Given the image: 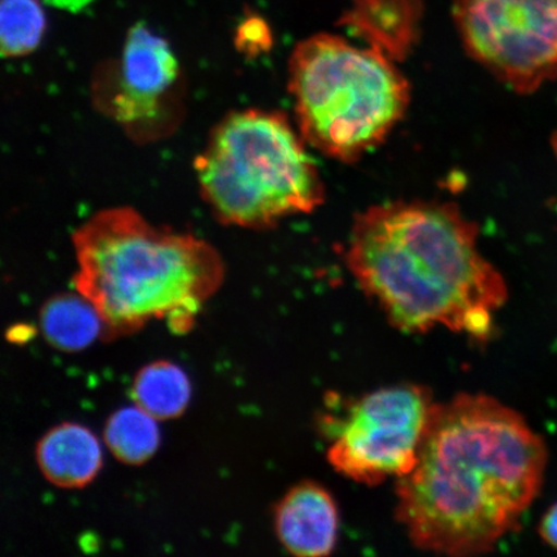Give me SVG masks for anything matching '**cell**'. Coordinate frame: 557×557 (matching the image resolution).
<instances>
[{
  "label": "cell",
  "mask_w": 557,
  "mask_h": 557,
  "mask_svg": "<svg viewBox=\"0 0 557 557\" xmlns=\"http://www.w3.org/2000/svg\"><path fill=\"white\" fill-rule=\"evenodd\" d=\"M287 117L249 109L224 117L195 162L201 194L215 218L247 228L273 226L322 206L315 163Z\"/></svg>",
  "instance_id": "4"
},
{
  "label": "cell",
  "mask_w": 557,
  "mask_h": 557,
  "mask_svg": "<svg viewBox=\"0 0 557 557\" xmlns=\"http://www.w3.org/2000/svg\"><path fill=\"white\" fill-rule=\"evenodd\" d=\"M547 448L524 418L486 395L436 404L412 471L396 483V518L424 552L490 553L539 496Z\"/></svg>",
  "instance_id": "1"
},
{
  "label": "cell",
  "mask_w": 557,
  "mask_h": 557,
  "mask_svg": "<svg viewBox=\"0 0 557 557\" xmlns=\"http://www.w3.org/2000/svg\"><path fill=\"white\" fill-rule=\"evenodd\" d=\"M73 244L74 287L99 311L104 341L128 336L154 319L169 320L173 332L190 331L225 277L211 244L154 226L127 207L92 215Z\"/></svg>",
  "instance_id": "3"
},
{
  "label": "cell",
  "mask_w": 557,
  "mask_h": 557,
  "mask_svg": "<svg viewBox=\"0 0 557 557\" xmlns=\"http://www.w3.org/2000/svg\"><path fill=\"white\" fill-rule=\"evenodd\" d=\"M289 90L305 141L344 162L380 145L409 104L408 82L394 60L332 34L298 44Z\"/></svg>",
  "instance_id": "5"
},
{
  "label": "cell",
  "mask_w": 557,
  "mask_h": 557,
  "mask_svg": "<svg viewBox=\"0 0 557 557\" xmlns=\"http://www.w3.org/2000/svg\"><path fill=\"white\" fill-rule=\"evenodd\" d=\"M274 524L278 541L289 554L329 556L337 545L338 507L324 486L299 483L275 507Z\"/></svg>",
  "instance_id": "9"
},
{
  "label": "cell",
  "mask_w": 557,
  "mask_h": 557,
  "mask_svg": "<svg viewBox=\"0 0 557 557\" xmlns=\"http://www.w3.org/2000/svg\"><path fill=\"white\" fill-rule=\"evenodd\" d=\"M39 325L47 343L64 352L86 350L103 333L99 311L78 292L48 299L41 306Z\"/></svg>",
  "instance_id": "12"
},
{
  "label": "cell",
  "mask_w": 557,
  "mask_h": 557,
  "mask_svg": "<svg viewBox=\"0 0 557 557\" xmlns=\"http://www.w3.org/2000/svg\"><path fill=\"white\" fill-rule=\"evenodd\" d=\"M180 78L176 55L163 38L143 24L125 39L114 83L103 87L104 107L116 121L134 129L160 120Z\"/></svg>",
  "instance_id": "8"
},
{
  "label": "cell",
  "mask_w": 557,
  "mask_h": 557,
  "mask_svg": "<svg viewBox=\"0 0 557 557\" xmlns=\"http://www.w3.org/2000/svg\"><path fill=\"white\" fill-rule=\"evenodd\" d=\"M135 406L157 421L185 413L191 398L190 381L178 366L159 360L139 369L131 389Z\"/></svg>",
  "instance_id": "13"
},
{
  "label": "cell",
  "mask_w": 557,
  "mask_h": 557,
  "mask_svg": "<svg viewBox=\"0 0 557 557\" xmlns=\"http://www.w3.org/2000/svg\"><path fill=\"white\" fill-rule=\"evenodd\" d=\"M539 533L548 546L557 549V503L543 515L539 525Z\"/></svg>",
  "instance_id": "17"
},
{
  "label": "cell",
  "mask_w": 557,
  "mask_h": 557,
  "mask_svg": "<svg viewBox=\"0 0 557 557\" xmlns=\"http://www.w3.org/2000/svg\"><path fill=\"white\" fill-rule=\"evenodd\" d=\"M345 261L404 332L445 326L485 339L507 299L504 276L480 252L478 227L451 205L396 201L367 209L354 221Z\"/></svg>",
  "instance_id": "2"
},
{
  "label": "cell",
  "mask_w": 557,
  "mask_h": 557,
  "mask_svg": "<svg viewBox=\"0 0 557 557\" xmlns=\"http://www.w3.org/2000/svg\"><path fill=\"white\" fill-rule=\"evenodd\" d=\"M453 13L466 51L515 92L557 78V0H455Z\"/></svg>",
  "instance_id": "7"
},
{
  "label": "cell",
  "mask_w": 557,
  "mask_h": 557,
  "mask_svg": "<svg viewBox=\"0 0 557 557\" xmlns=\"http://www.w3.org/2000/svg\"><path fill=\"white\" fill-rule=\"evenodd\" d=\"M552 144H553V149H554L555 156L557 158V131L555 132V135L553 136Z\"/></svg>",
  "instance_id": "18"
},
{
  "label": "cell",
  "mask_w": 557,
  "mask_h": 557,
  "mask_svg": "<svg viewBox=\"0 0 557 557\" xmlns=\"http://www.w3.org/2000/svg\"><path fill=\"white\" fill-rule=\"evenodd\" d=\"M38 468L51 484L64 490H79L92 482L102 466L99 441L78 423H61L37 444Z\"/></svg>",
  "instance_id": "11"
},
{
  "label": "cell",
  "mask_w": 557,
  "mask_h": 557,
  "mask_svg": "<svg viewBox=\"0 0 557 557\" xmlns=\"http://www.w3.org/2000/svg\"><path fill=\"white\" fill-rule=\"evenodd\" d=\"M235 41L239 51L247 54L267 51L271 44L269 25L260 17L249 16L238 27Z\"/></svg>",
  "instance_id": "16"
},
{
  "label": "cell",
  "mask_w": 557,
  "mask_h": 557,
  "mask_svg": "<svg viewBox=\"0 0 557 557\" xmlns=\"http://www.w3.org/2000/svg\"><path fill=\"white\" fill-rule=\"evenodd\" d=\"M436 403L414 383L383 387L355 401L329 449L332 468L355 483L379 485L417 462Z\"/></svg>",
  "instance_id": "6"
},
{
  "label": "cell",
  "mask_w": 557,
  "mask_h": 557,
  "mask_svg": "<svg viewBox=\"0 0 557 557\" xmlns=\"http://www.w3.org/2000/svg\"><path fill=\"white\" fill-rule=\"evenodd\" d=\"M103 438L111 455L131 466L148 462L160 442L156 418L137 406L111 414L104 424Z\"/></svg>",
  "instance_id": "14"
},
{
  "label": "cell",
  "mask_w": 557,
  "mask_h": 557,
  "mask_svg": "<svg viewBox=\"0 0 557 557\" xmlns=\"http://www.w3.org/2000/svg\"><path fill=\"white\" fill-rule=\"evenodd\" d=\"M422 0H348L341 25L394 61L412 52L420 37Z\"/></svg>",
  "instance_id": "10"
},
{
  "label": "cell",
  "mask_w": 557,
  "mask_h": 557,
  "mask_svg": "<svg viewBox=\"0 0 557 557\" xmlns=\"http://www.w3.org/2000/svg\"><path fill=\"white\" fill-rule=\"evenodd\" d=\"M46 13L39 0H2L0 45L7 58L37 50L46 32Z\"/></svg>",
  "instance_id": "15"
}]
</instances>
